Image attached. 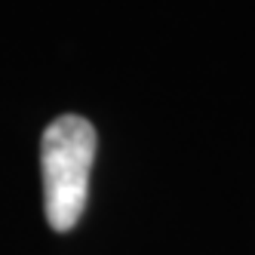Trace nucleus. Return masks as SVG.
Segmentation results:
<instances>
[{
  "label": "nucleus",
  "instance_id": "1",
  "mask_svg": "<svg viewBox=\"0 0 255 255\" xmlns=\"http://www.w3.org/2000/svg\"><path fill=\"white\" fill-rule=\"evenodd\" d=\"M96 126L86 117H56L40 138L43 209L52 231H74L89 200V172L96 163Z\"/></svg>",
  "mask_w": 255,
  "mask_h": 255
}]
</instances>
